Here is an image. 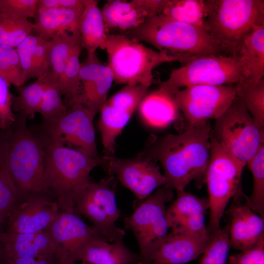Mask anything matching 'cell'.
<instances>
[{
  "mask_svg": "<svg viewBox=\"0 0 264 264\" xmlns=\"http://www.w3.org/2000/svg\"><path fill=\"white\" fill-rule=\"evenodd\" d=\"M172 230L202 234L209 232L205 223L204 215H195L176 220L169 225Z\"/></svg>",
  "mask_w": 264,
  "mask_h": 264,
  "instance_id": "45",
  "label": "cell"
},
{
  "mask_svg": "<svg viewBox=\"0 0 264 264\" xmlns=\"http://www.w3.org/2000/svg\"><path fill=\"white\" fill-rule=\"evenodd\" d=\"M18 94L13 95L12 103L13 110L16 113L33 119L38 112L42 103L44 84L43 77L37 79L33 83L17 88Z\"/></svg>",
  "mask_w": 264,
  "mask_h": 264,
  "instance_id": "29",
  "label": "cell"
},
{
  "mask_svg": "<svg viewBox=\"0 0 264 264\" xmlns=\"http://www.w3.org/2000/svg\"><path fill=\"white\" fill-rule=\"evenodd\" d=\"M173 190L166 185L135 204L132 215L124 219V226L132 231L139 249L137 264H151L153 257L168 234L170 228L166 203L173 199Z\"/></svg>",
  "mask_w": 264,
  "mask_h": 264,
  "instance_id": "7",
  "label": "cell"
},
{
  "mask_svg": "<svg viewBox=\"0 0 264 264\" xmlns=\"http://www.w3.org/2000/svg\"><path fill=\"white\" fill-rule=\"evenodd\" d=\"M237 91V85H197L177 90L175 100L190 128L220 117L235 100Z\"/></svg>",
  "mask_w": 264,
  "mask_h": 264,
  "instance_id": "12",
  "label": "cell"
},
{
  "mask_svg": "<svg viewBox=\"0 0 264 264\" xmlns=\"http://www.w3.org/2000/svg\"><path fill=\"white\" fill-rule=\"evenodd\" d=\"M105 49L108 55L107 65L117 84L150 86L154 68L165 63L177 61L173 57L121 33L108 34Z\"/></svg>",
  "mask_w": 264,
  "mask_h": 264,
  "instance_id": "6",
  "label": "cell"
},
{
  "mask_svg": "<svg viewBox=\"0 0 264 264\" xmlns=\"http://www.w3.org/2000/svg\"><path fill=\"white\" fill-rule=\"evenodd\" d=\"M48 192L21 198L9 216L5 231L36 233L45 230L58 215L60 208Z\"/></svg>",
  "mask_w": 264,
  "mask_h": 264,
  "instance_id": "15",
  "label": "cell"
},
{
  "mask_svg": "<svg viewBox=\"0 0 264 264\" xmlns=\"http://www.w3.org/2000/svg\"><path fill=\"white\" fill-rule=\"evenodd\" d=\"M33 23L0 11V45L16 48L31 34Z\"/></svg>",
  "mask_w": 264,
  "mask_h": 264,
  "instance_id": "34",
  "label": "cell"
},
{
  "mask_svg": "<svg viewBox=\"0 0 264 264\" xmlns=\"http://www.w3.org/2000/svg\"><path fill=\"white\" fill-rule=\"evenodd\" d=\"M211 134L208 121L179 133L151 137L139 154L160 162L168 187L184 190L193 180L200 186L209 160Z\"/></svg>",
  "mask_w": 264,
  "mask_h": 264,
  "instance_id": "1",
  "label": "cell"
},
{
  "mask_svg": "<svg viewBox=\"0 0 264 264\" xmlns=\"http://www.w3.org/2000/svg\"><path fill=\"white\" fill-rule=\"evenodd\" d=\"M174 89L162 83L156 88L147 92L137 108L140 119L154 129L165 128L177 118V108Z\"/></svg>",
  "mask_w": 264,
  "mask_h": 264,
  "instance_id": "20",
  "label": "cell"
},
{
  "mask_svg": "<svg viewBox=\"0 0 264 264\" xmlns=\"http://www.w3.org/2000/svg\"><path fill=\"white\" fill-rule=\"evenodd\" d=\"M226 264H264V236L251 248L230 256Z\"/></svg>",
  "mask_w": 264,
  "mask_h": 264,
  "instance_id": "44",
  "label": "cell"
},
{
  "mask_svg": "<svg viewBox=\"0 0 264 264\" xmlns=\"http://www.w3.org/2000/svg\"><path fill=\"white\" fill-rule=\"evenodd\" d=\"M75 211L87 218L93 223L92 226L109 242L123 239L126 235L125 230L116 227L115 222L84 192L75 200Z\"/></svg>",
  "mask_w": 264,
  "mask_h": 264,
  "instance_id": "27",
  "label": "cell"
},
{
  "mask_svg": "<svg viewBox=\"0 0 264 264\" xmlns=\"http://www.w3.org/2000/svg\"><path fill=\"white\" fill-rule=\"evenodd\" d=\"M0 76L10 85L23 86L22 69L16 48L0 45Z\"/></svg>",
  "mask_w": 264,
  "mask_h": 264,
  "instance_id": "39",
  "label": "cell"
},
{
  "mask_svg": "<svg viewBox=\"0 0 264 264\" xmlns=\"http://www.w3.org/2000/svg\"><path fill=\"white\" fill-rule=\"evenodd\" d=\"M205 30L224 55L234 56L245 37L264 25V0H205Z\"/></svg>",
  "mask_w": 264,
  "mask_h": 264,
  "instance_id": "5",
  "label": "cell"
},
{
  "mask_svg": "<svg viewBox=\"0 0 264 264\" xmlns=\"http://www.w3.org/2000/svg\"><path fill=\"white\" fill-rule=\"evenodd\" d=\"M42 77L44 89L38 113L43 116V120H49L63 115L66 111L67 108L62 99V95L58 81L50 70Z\"/></svg>",
  "mask_w": 264,
  "mask_h": 264,
  "instance_id": "33",
  "label": "cell"
},
{
  "mask_svg": "<svg viewBox=\"0 0 264 264\" xmlns=\"http://www.w3.org/2000/svg\"><path fill=\"white\" fill-rule=\"evenodd\" d=\"M210 238V232L198 234L171 229L151 264H185L203 254Z\"/></svg>",
  "mask_w": 264,
  "mask_h": 264,
  "instance_id": "19",
  "label": "cell"
},
{
  "mask_svg": "<svg viewBox=\"0 0 264 264\" xmlns=\"http://www.w3.org/2000/svg\"><path fill=\"white\" fill-rule=\"evenodd\" d=\"M240 64L243 80L237 85H255L264 76V25L257 26L244 38L235 55Z\"/></svg>",
  "mask_w": 264,
  "mask_h": 264,
  "instance_id": "24",
  "label": "cell"
},
{
  "mask_svg": "<svg viewBox=\"0 0 264 264\" xmlns=\"http://www.w3.org/2000/svg\"><path fill=\"white\" fill-rule=\"evenodd\" d=\"M114 178V176H111L98 182L90 181L84 193L115 222L120 217L121 213L115 198Z\"/></svg>",
  "mask_w": 264,
  "mask_h": 264,
  "instance_id": "31",
  "label": "cell"
},
{
  "mask_svg": "<svg viewBox=\"0 0 264 264\" xmlns=\"http://www.w3.org/2000/svg\"><path fill=\"white\" fill-rule=\"evenodd\" d=\"M58 252L60 255L62 264H75V263L72 261L69 258L67 252L60 246L58 249ZM82 264H88L86 263H83Z\"/></svg>",
  "mask_w": 264,
  "mask_h": 264,
  "instance_id": "49",
  "label": "cell"
},
{
  "mask_svg": "<svg viewBox=\"0 0 264 264\" xmlns=\"http://www.w3.org/2000/svg\"><path fill=\"white\" fill-rule=\"evenodd\" d=\"M84 0H38L37 11L49 8H75L83 9Z\"/></svg>",
  "mask_w": 264,
  "mask_h": 264,
  "instance_id": "47",
  "label": "cell"
},
{
  "mask_svg": "<svg viewBox=\"0 0 264 264\" xmlns=\"http://www.w3.org/2000/svg\"><path fill=\"white\" fill-rule=\"evenodd\" d=\"M85 7L79 24L82 47L88 52H96L98 48L105 49L108 33L99 0H84Z\"/></svg>",
  "mask_w": 264,
  "mask_h": 264,
  "instance_id": "26",
  "label": "cell"
},
{
  "mask_svg": "<svg viewBox=\"0 0 264 264\" xmlns=\"http://www.w3.org/2000/svg\"><path fill=\"white\" fill-rule=\"evenodd\" d=\"M121 34L152 45L157 51L176 58L181 66L201 57L224 55L205 30L162 14Z\"/></svg>",
  "mask_w": 264,
  "mask_h": 264,
  "instance_id": "4",
  "label": "cell"
},
{
  "mask_svg": "<svg viewBox=\"0 0 264 264\" xmlns=\"http://www.w3.org/2000/svg\"><path fill=\"white\" fill-rule=\"evenodd\" d=\"M26 119L15 114L13 124L3 131L0 145V169L20 198L48 191L44 183V144L27 126Z\"/></svg>",
  "mask_w": 264,
  "mask_h": 264,
  "instance_id": "2",
  "label": "cell"
},
{
  "mask_svg": "<svg viewBox=\"0 0 264 264\" xmlns=\"http://www.w3.org/2000/svg\"><path fill=\"white\" fill-rule=\"evenodd\" d=\"M9 86L0 76V130L2 131L9 129L15 120Z\"/></svg>",
  "mask_w": 264,
  "mask_h": 264,
  "instance_id": "43",
  "label": "cell"
},
{
  "mask_svg": "<svg viewBox=\"0 0 264 264\" xmlns=\"http://www.w3.org/2000/svg\"><path fill=\"white\" fill-rule=\"evenodd\" d=\"M2 134H3V131L0 130V145L1 141L2 139Z\"/></svg>",
  "mask_w": 264,
  "mask_h": 264,
  "instance_id": "51",
  "label": "cell"
},
{
  "mask_svg": "<svg viewBox=\"0 0 264 264\" xmlns=\"http://www.w3.org/2000/svg\"><path fill=\"white\" fill-rule=\"evenodd\" d=\"M51 40L49 70L58 81L73 50L81 44L80 32L73 34L63 32Z\"/></svg>",
  "mask_w": 264,
  "mask_h": 264,
  "instance_id": "30",
  "label": "cell"
},
{
  "mask_svg": "<svg viewBox=\"0 0 264 264\" xmlns=\"http://www.w3.org/2000/svg\"><path fill=\"white\" fill-rule=\"evenodd\" d=\"M150 86L127 85L107 99L100 112L98 127L106 155H113L116 139L137 109Z\"/></svg>",
  "mask_w": 264,
  "mask_h": 264,
  "instance_id": "13",
  "label": "cell"
},
{
  "mask_svg": "<svg viewBox=\"0 0 264 264\" xmlns=\"http://www.w3.org/2000/svg\"><path fill=\"white\" fill-rule=\"evenodd\" d=\"M2 231V226H0V264H3L4 263L3 245L1 240V234Z\"/></svg>",
  "mask_w": 264,
  "mask_h": 264,
  "instance_id": "50",
  "label": "cell"
},
{
  "mask_svg": "<svg viewBox=\"0 0 264 264\" xmlns=\"http://www.w3.org/2000/svg\"><path fill=\"white\" fill-rule=\"evenodd\" d=\"M229 225L210 233V238L203 253L200 264H226L230 247Z\"/></svg>",
  "mask_w": 264,
  "mask_h": 264,
  "instance_id": "37",
  "label": "cell"
},
{
  "mask_svg": "<svg viewBox=\"0 0 264 264\" xmlns=\"http://www.w3.org/2000/svg\"><path fill=\"white\" fill-rule=\"evenodd\" d=\"M210 158L206 171L210 218V233L220 227V220L230 199L241 188V179L246 166L233 156L211 136Z\"/></svg>",
  "mask_w": 264,
  "mask_h": 264,
  "instance_id": "8",
  "label": "cell"
},
{
  "mask_svg": "<svg viewBox=\"0 0 264 264\" xmlns=\"http://www.w3.org/2000/svg\"><path fill=\"white\" fill-rule=\"evenodd\" d=\"M243 80L235 56L211 55L194 59L172 70L162 83L174 89L197 85H236Z\"/></svg>",
  "mask_w": 264,
  "mask_h": 264,
  "instance_id": "11",
  "label": "cell"
},
{
  "mask_svg": "<svg viewBox=\"0 0 264 264\" xmlns=\"http://www.w3.org/2000/svg\"><path fill=\"white\" fill-rule=\"evenodd\" d=\"M103 237L90 239L72 253L69 259L75 262L91 264H137L139 254L131 251L124 243L123 239L110 243Z\"/></svg>",
  "mask_w": 264,
  "mask_h": 264,
  "instance_id": "22",
  "label": "cell"
},
{
  "mask_svg": "<svg viewBox=\"0 0 264 264\" xmlns=\"http://www.w3.org/2000/svg\"><path fill=\"white\" fill-rule=\"evenodd\" d=\"M237 86L238 91L236 98L244 106L255 121L261 126L264 127V78L253 86Z\"/></svg>",
  "mask_w": 264,
  "mask_h": 264,
  "instance_id": "38",
  "label": "cell"
},
{
  "mask_svg": "<svg viewBox=\"0 0 264 264\" xmlns=\"http://www.w3.org/2000/svg\"><path fill=\"white\" fill-rule=\"evenodd\" d=\"M176 193V199L166 210L169 225L186 217L195 215H205L209 207L208 198H198L186 192L184 190Z\"/></svg>",
  "mask_w": 264,
  "mask_h": 264,
  "instance_id": "32",
  "label": "cell"
},
{
  "mask_svg": "<svg viewBox=\"0 0 264 264\" xmlns=\"http://www.w3.org/2000/svg\"><path fill=\"white\" fill-rule=\"evenodd\" d=\"M1 240L4 253L3 264L16 259L53 254L59 247L45 230L31 234L3 231Z\"/></svg>",
  "mask_w": 264,
  "mask_h": 264,
  "instance_id": "23",
  "label": "cell"
},
{
  "mask_svg": "<svg viewBox=\"0 0 264 264\" xmlns=\"http://www.w3.org/2000/svg\"><path fill=\"white\" fill-rule=\"evenodd\" d=\"M45 230L68 255L90 239L104 238L92 226L88 225L76 213L68 211L60 210Z\"/></svg>",
  "mask_w": 264,
  "mask_h": 264,
  "instance_id": "21",
  "label": "cell"
},
{
  "mask_svg": "<svg viewBox=\"0 0 264 264\" xmlns=\"http://www.w3.org/2000/svg\"><path fill=\"white\" fill-rule=\"evenodd\" d=\"M67 109L61 116L43 119L30 128L38 135L60 139L70 148L75 147L92 158H99L95 141L93 119L96 113L74 102L65 104Z\"/></svg>",
  "mask_w": 264,
  "mask_h": 264,
  "instance_id": "10",
  "label": "cell"
},
{
  "mask_svg": "<svg viewBox=\"0 0 264 264\" xmlns=\"http://www.w3.org/2000/svg\"><path fill=\"white\" fill-rule=\"evenodd\" d=\"M51 40H45L39 37L35 49L36 71L38 79L50 69V52Z\"/></svg>",
  "mask_w": 264,
  "mask_h": 264,
  "instance_id": "46",
  "label": "cell"
},
{
  "mask_svg": "<svg viewBox=\"0 0 264 264\" xmlns=\"http://www.w3.org/2000/svg\"><path fill=\"white\" fill-rule=\"evenodd\" d=\"M20 198L5 173L0 169V226L6 222Z\"/></svg>",
  "mask_w": 264,
  "mask_h": 264,
  "instance_id": "41",
  "label": "cell"
},
{
  "mask_svg": "<svg viewBox=\"0 0 264 264\" xmlns=\"http://www.w3.org/2000/svg\"><path fill=\"white\" fill-rule=\"evenodd\" d=\"M0 4H1V0H0Z\"/></svg>",
  "mask_w": 264,
  "mask_h": 264,
  "instance_id": "52",
  "label": "cell"
},
{
  "mask_svg": "<svg viewBox=\"0 0 264 264\" xmlns=\"http://www.w3.org/2000/svg\"><path fill=\"white\" fill-rule=\"evenodd\" d=\"M79 78V95L66 103H79L97 114L107 100L114 81L112 72L107 64L100 61L96 52H89L81 63Z\"/></svg>",
  "mask_w": 264,
  "mask_h": 264,
  "instance_id": "17",
  "label": "cell"
},
{
  "mask_svg": "<svg viewBox=\"0 0 264 264\" xmlns=\"http://www.w3.org/2000/svg\"><path fill=\"white\" fill-rule=\"evenodd\" d=\"M84 9L49 8L37 11L34 18L33 35L51 40L63 32L79 31L80 22Z\"/></svg>",
  "mask_w": 264,
  "mask_h": 264,
  "instance_id": "25",
  "label": "cell"
},
{
  "mask_svg": "<svg viewBox=\"0 0 264 264\" xmlns=\"http://www.w3.org/2000/svg\"><path fill=\"white\" fill-rule=\"evenodd\" d=\"M39 39V37L30 34L16 48L20 59L24 84L30 79L37 78L35 49Z\"/></svg>",
  "mask_w": 264,
  "mask_h": 264,
  "instance_id": "40",
  "label": "cell"
},
{
  "mask_svg": "<svg viewBox=\"0 0 264 264\" xmlns=\"http://www.w3.org/2000/svg\"><path fill=\"white\" fill-rule=\"evenodd\" d=\"M243 194L241 188L227 210L231 219L228 224L230 246L240 251L251 248L264 236V219L241 203Z\"/></svg>",
  "mask_w": 264,
  "mask_h": 264,
  "instance_id": "18",
  "label": "cell"
},
{
  "mask_svg": "<svg viewBox=\"0 0 264 264\" xmlns=\"http://www.w3.org/2000/svg\"><path fill=\"white\" fill-rule=\"evenodd\" d=\"M81 48L80 44L74 48L58 80L62 95L65 96L66 102L77 97L80 92L79 56Z\"/></svg>",
  "mask_w": 264,
  "mask_h": 264,
  "instance_id": "36",
  "label": "cell"
},
{
  "mask_svg": "<svg viewBox=\"0 0 264 264\" xmlns=\"http://www.w3.org/2000/svg\"><path fill=\"white\" fill-rule=\"evenodd\" d=\"M59 249V248H58ZM4 264H62L60 255L57 251L51 255H44L36 258H24L13 259Z\"/></svg>",
  "mask_w": 264,
  "mask_h": 264,
  "instance_id": "48",
  "label": "cell"
},
{
  "mask_svg": "<svg viewBox=\"0 0 264 264\" xmlns=\"http://www.w3.org/2000/svg\"><path fill=\"white\" fill-rule=\"evenodd\" d=\"M38 135L44 147L45 188L55 197L60 210L75 212V200L90 182V172L104 159L66 146L59 139Z\"/></svg>",
  "mask_w": 264,
  "mask_h": 264,
  "instance_id": "3",
  "label": "cell"
},
{
  "mask_svg": "<svg viewBox=\"0 0 264 264\" xmlns=\"http://www.w3.org/2000/svg\"><path fill=\"white\" fill-rule=\"evenodd\" d=\"M38 0H1L0 11L21 19L34 18Z\"/></svg>",
  "mask_w": 264,
  "mask_h": 264,
  "instance_id": "42",
  "label": "cell"
},
{
  "mask_svg": "<svg viewBox=\"0 0 264 264\" xmlns=\"http://www.w3.org/2000/svg\"><path fill=\"white\" fill-rule=\"evenodd\" d=\"M251 172L253 187L250 198L246 197L245 205L264 218V146L247 163Z\"/></svg>",
  "mask_w": 264,
  "mask_h": 264,
  "instance_id": "35",
  "label": "cell"
},
{
  "mask_svg": "<svg viewBox=\"0 0 264 264\" xmlns=\"http://www.w3.org/2000/svg\"><path fill=\"white\" fill-rule=\"evenodd\" d=\"M167 0H110L101 10L108 34L122 33L162 14Z\"/></svg>",
  "mask_w": 264,
  "mask_h": 264,
  "instance_id": "16",
  "label": "cell"
},
{
  "mask_svg": "<svg viewBox=\"0 0 264 264\" xmlns=\"http://www.w3.org/2000/svg\"><path fill=\"white\" fill-rule=\"evenodd\" d=\"M162 14L205 30L208 11L205 0H168Z\"/></svg>",
  "mask_w": 264,
  "mask_h": 264,
  "instance_id": "28",
  "label": "cell"
},
{
  "mask_svg": "<svg viewBox=\"0 0 264 264\" xmlns=\"http://www.w3.org/2000/svg\"><path fill=\"white\" fill-rule=\"evenodd\" d=\"M102 157V166L109 175L116 176L122 185L133 193L137 198L135 204L141 202L166 183L156 161L139 154L132 158L106 155Z\"/></svg>",
  "mask_w": 264,
  "mask_h": 264,
  "instance_id": "14",
  "label": "cell"
},
{
  "mask_svg": "<svg viewBox=\"0 0 264 264\" xmlns=\"http://www.w3.org/2000/svg\"><path fill=\"white\" fill-rule=\"evenodd\" d=\"M211 136L246 165L264 146V127L255 121L236 97L215 120Z\"/></svg>",
  "mask_w": 264,
  "mask_h": 264,
  "instance_id": "9",
  "label": "cell"
}]
</instances>
